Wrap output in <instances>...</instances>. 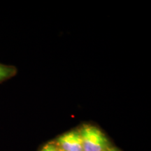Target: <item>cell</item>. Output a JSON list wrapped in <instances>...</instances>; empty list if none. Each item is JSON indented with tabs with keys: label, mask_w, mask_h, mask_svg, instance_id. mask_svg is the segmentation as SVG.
<instances>
[{
	"label": "cell",
	"mask_w": 151,
	"mask_h": 151,
	"mask_svg": "<svg viewBox=\"0 0 151 151\" xmlns=\"http://www.w3.org/2000/svg\"><path fill=\"white\" fill-rule=\"evenodd\" d=\"M83 151H106L111 147L110 141L97 126L86 124L78 129Z\"/></svg>",
	"instance_id": "6da1fadb"
},
{
	"label": "cell",
	"mask_w": 151,
	"mask_h": 151,
	"mask_svg": "<svg viewBox=\"0 0 151 151\" xmlns=\"http://www.w3.org/2000/svg\"><path fill=\"white\" fill-rule=\"evenodd\" d=\"M54 142L62 151H83L82 139L78 129L62 134Z\"/></svg>",
	"instance_id": "7a4b0ae2"
},
{
	"label": "cell",
	"mask_w": 151,
	"mask_h": 151,
	"mask_svg": "<svg viewBox=\"0 0 151 151\" xmlns=\"http://www.w3.org/2000/svg\"><path fill=\"white\" fill-rule=\"evenodd\" d=\"M16 73V69L14 67L6 66L0 64V82L14 76Z\"/></svg>",
	"instance_id": "3957f363"
},
{
	"label": "cell",
	"mask_w": 151,
	"mask_h": 151,
	"mask_svg": "<svg viewBox=\"0 0 151 151\" xmlns=\"http://www.w3.org/2000/svg\"><path fill=\"white\" fill-rule=\"evenodd\" d=\"M40 151H60V150L57 146L54 141L52 142H48L43 146Z\"/></svg>",
	"instance_id": "277c9868"
},
{
	"label": "cell",
	"mask_w": 151,
	"mask_h": 151,
	"mask_svg": "<svg viewBox=\"0 0 151 151\" xmlns=\"http://www.w3.org/2000/svg\"><path fill=\"white\" fill-rule=\"evenodd\" d=\"M106 151H120V150H119L118 148H114V147H112V146H111L110 148H109L108 150H106Z\"/></svg>",
	"instance_id": "5b68a950"
},
{
	"label": "cell",
	"mask_w": 151,
	"mask_h": 151,
	"mask_svg": "<svg viewBox=\"0 0 151 151\" xmlns=\"http://www.w3.org/2000/svg\"><path fill=\"white\" fill-rule=\"evenodd\" d=\"M59 149H60V148H59ZM60 151H62V150H60Z\"/></svg>",
	"instance_id": "8992f818"
}]
</instances>
